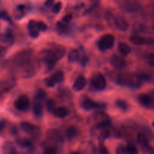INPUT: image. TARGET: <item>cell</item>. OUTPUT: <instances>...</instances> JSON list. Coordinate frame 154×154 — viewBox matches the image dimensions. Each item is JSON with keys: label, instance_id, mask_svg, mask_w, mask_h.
<instances>
[{"label": "cell", "instance_id": "cell-1", "mask_svg": "<svg viewBox=\"0 0 154 154\" xmlns=\"http://www.w3.org/2000/svg\"><path fill=\"white\" fill-rule=\"evenodd\" d=\"M13 65L16 70L19 71L20 75L25 78L33 76L38 69V62L30 50L17 54L13 59Z\"/></svg>", "mask_w": 154, "mask_h": 154}, {"label": "cell", "instance_id": "cell-2", "mask_svg": "<svg viewBox=\"0 0 154 154\" xmlns=\"http://www.w3.org/2000/svg\"><path fill=\"white\" fill-rule=\"evenodd\" d=\"M114 83L122 87L138 89L142 86L144 79L141 74L120 72L113 77Z\"/></svg>", "mask_w": 154, "mask_h": 154}, {"label": "cell", "instance_id": "cell-3", "mask_svg": "<svg viewBox=\"0 0 154 154\" xmlns=\"http://www.w3.org/2000/svg\"><path fill=\"white\" fill-rule=\"evenodd\" d=\"M41 58L46 65L48 71L54 69L57 62L60 60V58L52 48L43 50L41 52Z\"/></svg>", "mask_w": 154, "mask_h": 154}, {"label": "cell", "instance_id": "cell-4", "mask_svg": "<svg viewBox=\"0 0 154 154\" xmlns=\"http://www.w3.org/2000/svg\"><path fill=\"white\" fill-rule=\"evenodd\" d=\"M115 43V37L112 34H105L98 41V48L101 51H106L113 48Z\"/></svg>", "mask_w": 154, "mask_h": 154}, {"label": "cell", "instance_id": "cell-5", "mask_svg": "<svg viewBox=\"0 0 154 154\" xmlns=\"http://www.w3.org/2000/svg\"><path fill=\"white\" fill-rule=\"evenodd\" d=\"M91 84L97 90H104L106 88L107 82L105 77L100 72L93 74L91 78Z\"/></svg>", "mask_w": 154, "mask_h": 154}, {"label": "cell", "instance_id": "cell-6", "mask_svg": "<svg viewBox=\"0 0 154 154\" xmlns=\"http://www.w3.org/2000/svg\"><path fill=\"white\" fill-rule=\"evenodd\" d=\"M65 79L64 73L62 71H57L51 77L45 79V84L48 87H54L55 84L62 83Z\"/></svg>", "mask_w": 154, "mask_h": 154}, {"label": "cell", "instance_id": "cell-7", "mask_svg": "<svg viewBox=\"0 0 154 154\" xmlns=\"http://www.w3.org/2000/svg\"><path fill=\"white\" fill-rule=\"evenodd\" d=\"M47 138L51 143L55 144H62L64 141L63 135L57 129H49L47 132Z\"/></svg>", "mask_w": 154, "mask_h": 154}, {"label": "cell", "instance_id": "cell-8", "mask_svg": "<svg viewBox=\"0 0 154 154\" xmlns=\"http://www.w3.org/2000/svg\"><path fill=\"white\" fill-rule=\"evenodd\" d=\"M29 99L26 95H20L14 102L15 108L20 111H27L29 108Z\"/></svg>", "mask_w": 154, "mask_h": 154}, {"label": "cell", "instance_id": "cell-9", "mask_svg": "<svg viewBox=\"0 0 154 154\" xmlns=\"http://www.w3.org/2000/svg\"><path fill=\"white\" fill-rule=\"evenodd\" d=\"M110 64L114 69L120 71L123 70L126 67V66H127L126 60L123 58H122L121 57H120V56L116 55V54H114V55H113L111 57V59H110Z\"/></svg>", "mask_w": 154, "mask_h": 154}, {"label": "cell", "instance_id": "cell-10", "mask_svg": "<svg viewBox=\"0 0 154 154\" xmlns=\"http://www.w3.org/2000/svg\"><path fill=\"white\" fill-rule=\"evenodd\" d=\"M130 42L135 45H153V38H145L143 36L138 35H132L129 38Z\"/></svg>", "mask_w": 154, "mask_h": 154}, {"label": "cell", "instance_id": "cell-11", "mask_svg": "<svg viewBox=\"0 0 154 154\" xmlns=\"http://www.w3.org/2000/svg\"><path fill=\"white\" fill-rule=\"evenodd\" d=\"M138 100L140 105L144 108L147 109H152L153 108V98L150 95L142 93L138 96Z\"/></svg>", "mask_w": 154, "mask_h": 154}, {"label": "cell", "instance_id": "cell-12", "mask_svg": "<svg viewBox=\"0 0 154 154\" xmlns=\"http://www.w3.org/2000/svg\"><path fill=\"white\" fill-rule=\"evenodd\" d=\"M103 106L101 104L94 102L90 98H86V99H83L81 102V108L85 111H90V110L96 109V108H101Z\"/></svg>", "mask_w": 154, "mask_h": 154}, {"label": "cell", "instance_id": "cell-13", "mask_svg": "<svg viewBox=\"0 0 154 154\" xmlns=\"http://www.w3.org/2000/svg\"><path fill=\"white\" fill-rule=\"evenodd\" d=\"M114 23L115 25V26L117 27V29H118L119 30L123 32L126 31L129 29V26L127 20L122 16H120V15L116 16L114 17Z\"/></svg>", "mask_w": 154, "mask_h": 154}, {"label": "cell", "instance_id": "cell-14", "mask_svg": "<svg viewBox=\"0 0 154 154\" xmlns=\"http://www.w3.org/2000/svg\"><path fill=\"white\" fill-rule=\"evenodd\" d=\"M20 128L23 132L35 135H37L40 130L38 127L32 124L31 123H29V122H22L20 123Z\"/></svg>", "mask_w": 154, "mask_h": 154}, {"label": "cell", "instance_id": "cell-15", "mask_svg": "<svg viewBox=\"0 0 154 154\" xmlns=\"http://www.w3.org/2000/svg\"><path fill=\"white\" fill-rule=\"evenodd\" d=\"M87 79L84 75H80L75 79L73 84V90L76 92H80L84 90L87 86Z\"/></svg>", "mask_w": 154, "mask_h": 154}, {"label": "cell", "instance_id": "cell-16", "mask_svg": "<svg viewBox=\"0 0 154 154\" xmlns=\"http://www.w3.org/2000/svg\"><path fill=\"white\" fill-rule=\"evenodd\" d=\"M52 113L56 117H57V118L63 119L69 115V110L67 108L63 106L56 107V108L52 111Z\"/></svg>", "mask_w": 154, "mask_h": 154}, {"label": "cell", "instance_id": "cell-17", "mask_svg": "<svg viewBox=\"0 0 154 154\" xmlns=\"http://www.w3.org/2000/svg\"><path fill=\"white\" fill-rule=\"evenodd\" d=\"M28 31L29 34L32 38H36L39 36V30L38 29L36 26V21L35 20H30L28 24Z\"/></svg>", "mask_w": 154, "mask_h": 154}, {"label": "cell", "instance_id": "cell-18", "mask_svg": "<svg viewBox=\"0 0 154 154\" xmlns=\"http://www.w3.org/2000/svg\"><path fill=\"white\" fill-rule=\"evenodd\" d=\"M0 39H1L2 42H4L6 45H9V46L14 45V37L13 34L10 32L2 33L0 35Z\"/></svg>", "mask_w": 154, "mask_h": 154}, {"label": "cell", "instance_id": "cell-19", "mask_svg": "<svg viewBox=\"0 0 154 154\" xmlns=\"http://www.w3.org/2000/svg\"><path fill=\"white\" fill-rule=\"evenodd\" d=\"M137 141H138V144L142 147L143 149H148L150 147L149 145L148 140L146 135L144 133H138L137 135Z\"/></svg>", "mask_w": 154, "mask_h": 154}, {"label": "cell", "instance_id": "cell-20", "mask_svg": "<svg viewBox=\"0 0 154 154\" xmlns=\"http://www.w3.org/2000/svg\"><path fill=\"white\" fill-rule=\"evenodd\" d=\"M117 50L120 52V54L123 56H127L130 54L131 48L129 45L124 42H120L117 46Z\"/></svg>", "mask_w": 154, "mask_h": 154}, {"label": "cell", "instance_id": "cell-21", "mask_svg": "<svg viewBox=\"0 0 154 154\" xmlns=\"http://www.w3.org/2000/svg\"><path fill=\"white\" fill-rule=\"evenodd\" d=\"M80 53L78 50L73 49L69 52L68 56V61L71 63H74L77 61H79Z\"/></svg>", "mask_w": 154, "mask_h": 154}, {"label": "cell", "instance_id": "cell-22", "mask_svg": "<svg viewBox=\"0 0 154 154\" xmlns=\"http://www.w3.org/2000/svg\"><path fill=\"white\" fill-rule=\"evenodd\" d=\"M33 114L37 117H41L43 114V106L40 102H35L33 105Z\"/></svg>", "mask_w": 154, "mask_h": 154}, {"label": "cell", "instance_id": "cell-23", "mask_svg": "<svg viewBox=\"0 0 154 154\" xmlns=\"http://www.w3.org/2000/svg\"><path fill=\"white\" fill-rule=\"evenodd\" d=\"M78 131L77 128L75 126H72L68 128L67 130H66V135L69 139H73L78 135Z\"/></svg>", "mask_w": 154, "mask_h": 154}, {"label": "cell", "instance_id": "cell-24", "mask_svg": "<svg viewBox=\"0 0 154 154\" xmlns=\"http://www.w3.org/2000/svg\"><path fill=\"white\" fill-rule=\"evenodd\" d=\"M16 142L20 147H23V148H30L32 147V142L29 140L27 139V138H19V139L17 140Z\"/></svg>", "mask_w": 154, "mask_h": 154}, {"label": "cell", "instance_id": "cell-25", "mask_svg": "<svg viewBox=\"0 0 154 154\" xmlns=\"http://www.w3.org/2000/svg\"><path fill=\"white\" fill-rule=\"evenodd\" d=\"M3 150H4L5 153H16V150H15L13 144L11 142H8V141H7V142L4 144V145H3Z\"/></svg>", "mask_w": 154, "mask_h": 154}, {"label": "cell", "instance_id": "cell-26", "mask_svg": "<svg viewBox=\"0 0 154 154\" xmlns=\"http://www.w3.org/2000/svg\"><path fill=\"white\" fill-rule=\"evenodd\" d=\"M116 105H117V108H120L123 111H126L129 108V105H128L127 102L122 99H117L116 102Z\"/></svg>", "mask_w": 154, "mask_h": 154}, {"label": "cell", "instance_id": "cell-27", "mask_svg": "<svg viewBox=\"0 0 154 154\" xmlns=\"http://www.w3.org/2000/svg\"><path fill=\"white\" fill-rule=\"evenodd\" d=\"M57 30L59 31V32L60 33H65L68 31L69 29V26H68V24L65 23L63 21H59L57 23Z\"/></svg>", "mask_w": 154, "mask_h": 154}, {"label": "cell", "instance_id": "cell-28", "mask_svg": "<svg viewBox=\"0 0 154 154\" xmlns=\"http://www.w3.org/2000/svg\"><path fill=\"white\" fill-rule=\"evenodd\" d=\"M36 100H43L46 98V93L44 90L42 89H39L37 90V92L35 93V96Z\"/></svg>", "mask_w": 154, "mask_h": 154}, {"label": "cell", "instance_id": "cell-29", "mask_svg": "<svg viewBox=\"0 0 154 154\" xmlns=\"http://www.w3.org/2000/svg\"><path fill=\"white\" fill-rule=\"evenodd\" d=\"M126 153L135 154L138 153V148L134 144H129L126 147Z\"/></svg>", "mask_w": 154, "mask_h": 154}, {"label": "cell", "instance_id": "cell-30", "mask_svg": "<svg viewBox=\"0 0 154 154\" xmlns=\"http://www.w3.org/2000/svg\"><path fill=\"white\" fill-rule=\"evenodd\" d=\"M0 18L6 21V22L9 23H13L11 17L9 16L8 14L5 11H0Z\"/></svg>", "mask_w": 154, "mask_h": 154}, {"label": "cell", "instance_id": "cell-31", "mask_svg": "<svg viewBox=\"0 0 154 154\" xmlns=\"http://www.w3.org/2000/svg\"><path fill=\"white\" fill-rule=\"evenodd\" d=\"M52 7V11L55 14H58L63 8V3L61 2H57L54 3Z\"/></svg>", "mask_w": 154, "mask_h": 154}, {"label": "cell", "instance_id": "cell-32", "mask_svg": "<svg viewBox=\"0 0 154 154\" xmlns=\"http://www.w3.org/2000/svg\"><path fill=\"white\" fill-rule=\"evenodd\" d=\"M36 26H37L39 32H45L48 29V25L43 21H38L36 22Z\"/></svg>", "mask_w": 154, "mask_h": 154}, {"label": "cell", "instance_id": "cell-33", "mask_svg": "<svg viewBox=\"0 0 154 154\" xmlns=\"http://www.w3.org/2000/svg\"><path fill=\"white\" fill-rule=\"evenodd\" d=\"M46 106L48 108V111H50L51 112H52L53 110L56 108V102L54 99H48L46 102Z\"/></svg>", "mask_w": 154, "mask_h": 154}, {"label": "cell", "instance_id": "cell-34", "mask_svg": "<svg viewBox=\"0 0 154 154\" xmlns=\"http://www.w3.org/2000/svg\"><path fill=\"white\" fill-rule=\"evenodd\" d=\"M72 20V14H67V15H66V16L63 17L62 21H63V22H64L65 23L69 24V23L71 22V20Z\"/></svg>", "mask_w": 154, "mask_h": 154}, {"label": "cell", "instance_id": "cell-35", "mask_svg": "<svg viewBox=\"0 0 154 154\" xmlns=\"http://www.w3.org/2000/svg\"><path fill=\"white\" fill-rule=\"evenodd\" d=\"M7 54V48L4 46L0 45V59L4 57Z\"/></svg>", "mask_w": 154, "mask_h": 154}, {"label": "cell", "instance_id": "cell-36", "mask_svg": "<svg viewBox=\"0 0 154 154\" xmlns=\"http://www.w3.org/2000/svg\"><path fill=\"white\" fill-rule=\"evenodd\" d=\"M57 152V150H56V148H54V147H47V148L45 149V153H55Z\"/></svg>", "mask_w": 154, "mask_h": 154}, {"label": "cell", "instance_id": "cell-37", "mask_svg": "<svg viewBox=\"0 0 154 154\" xmlns=\"http://www.w3.org/2000/svg\"><path fill=\"white\" fill-rule=\"evenodd\" d=\"M5 126H6V120H0V133H2V132H3Z\"/></svg>", "mask_w": 154, "mask_h": 154}, {"label": "cell", "instance_id": "cell-38", "mask_svg": "<svg viewBox=\"0 0 154 154\" xmlns=\"http://www.w3.org/2000/svg\"><path fill=\"white\" fill-rule=\"evenodd\" d=\"M54 2H55V0H46V2H45V5L49 8L52 7L54 4Z\"/></svg>", "mask_w": 154, "mask_h": 154}, {"label": "cell", "instance_id": "cell-39", "mask_svg": "<svg viewBox=\"0 0 154 154\" xmlns=\"http://www.w3.org/2000/svg\"><path fill=\"white\" fill-rule=\"evenodd\" d=\"M17 10L18 11L23 13V12L26 10V6L24 5H18L17 7Z\"/></svg>", "mask_w": 154, "mask_h": 154}]
</instances>
